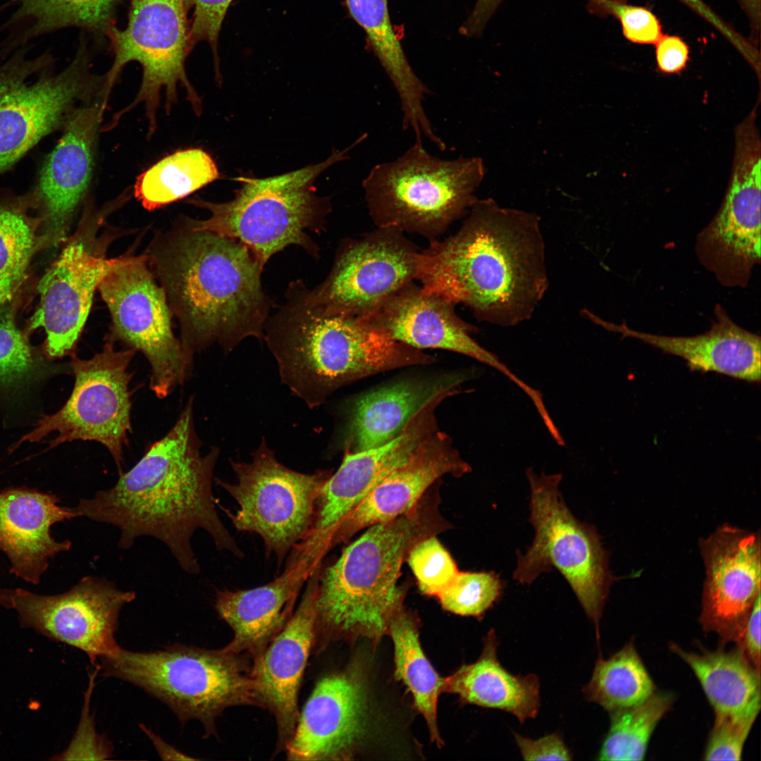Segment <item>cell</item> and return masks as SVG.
I'll list each match as a JSON object with an SVG mask.
<instances>
[{"instance_id":"cell-15","label":"cell","mask_w":761,"mask_h":761,"mask_svg":"<svg viewBox=\"0 0 761 761\" xmlns=\"http://www.w3.org/2000/svg\"><path fill=\"white\" fill-rule=\"evenodd\" d=\"M734 135L727 190L719 211L698 234L695 252L722 285L743 287L761 254V144L756 120L745 118Z\"/></svg>"},{"instance_id":"cell-36","label":"cell","mask_w":761,"mask_h":761,"mask_svg":"<svg viewBox=\"0 0 761 761\" xmlns=\"http://www.w3.org/2000/svg\"><path fill=\"white\" fill-rule=\"evenodd\" d=\"M220 178L218 167L200 148L178 150L142 172L134 185L135 197L153 211L182 199Z\"/></svg>"},{"instance_id":"cell-8","label":"cell","mask_w":761,"mask_h":761,"mask_svg":"<svg viewBox=\"0 0 761 761\" xmlns=\"http://www.w3.org/2000/svg\"><path fill=\"white\" fill-rule=\"evenodd\" d=\"M485 175L478 157L443 159L414 142L396 159L373 166L362 187L378 228L438 239L466 216Z\"/></svg>"},{"instance_id":"cell-23","label":"cell","mask_w":761,"mask_h":761,"mask_svg":"<svg viewBox=\"0 0 761 761\" xmlns=\"http://www.w3.org/2000/svg\"><path fill=\"white\" fill-rule=\"evenodd\" d=\"M321 564L307 580L299 605L283 629L253 660L261 708L276 721L277 751L285 750L299 717L298 693L315 638L316 598Z\"/></svg>"},{"instance_id":"cell-46","label":"cell","mask_w":761,"mask_h":761,"mask_svg":"<svg viewBox=\"0 0 761 761\" xmlns=\"http://www.w3.org/2000/svg\"><path fill=\"white\" fill-rule=\"evenodd\" d=\"M515 740L525 760H571L572 755L561 735L553 733L538 739L524 737L514 732Z\"/></svg>"},{"instance_id":"cell-2","label":"cell","mask_w":761,"mask_h":761,"mask_svg":"<svg viewBox=\"0 0 761 761\" xmlns=\"http://www.w3.org/2000/svg\"><path fill=\"white\" fill-rule=\"evenodd\" d=\"M459 229L419 251L423 290L463 304L479 321L511 327L528 320L548 288L540 217L478 199Z\"/></svg>"},{"instance_id":"cell-42","label":"cell","mask_w":761,"mask_h":761,"mask_svg":"<svg viewBox=\"0 0 761 761\" xmlns=\"http://www.w3.org/2000/svg\"><path fill=\"white\" fill-rule=\"evenodd\" d=\"M588 9L600 17L617 19L624 37L633 44L655 45L664 34L660 20L647 6L621 0H588Z\"/></svg>"},{"instance_id":"cell-45","label":"cell","mask_w":761,"mask_h":761,"mask_svg":"<svg viewBox=\"0 0 761 761\" xmlns=\"http://www.w3.org/2000/svg\"><path fill=\"white\" fill-rule=\"evenodd\" d=\"M657 70L664 75H681L690 61V49L679 36L664 35L655 44Z\"/></svg>"},{"instance_id":"cell-39","label":"cell","mask_w":761,"mask_h":761,"mask_svg":"<svg viewBox=\"0 0 761 761\" xmlns=\"http://www.w3.org/2000/svg\"><path fill=\"white\" fill-rule=\"evenodd\" d=\"M18 297L0 301V392L22 389L39 376L41 360L16 321Z\"/></svg>"},{"instance_id":"cell-20","label":"cell","mask_w":761,"mask_h":761,"mask_svg":"<svg viewBox=\"0 0 761 761\" xmlns=\"http://www.w3.org/2000/svg\"><path fill=\"white\" fill-rule=\"evenodd\" d=\"M369 698L360 665L321 678L285 746L290 760L350 759L366 734Z\"/></svg>"},{"instance_id":"cell-32","label":"cell","mask_w":761,"mask_h":761,"mask_svg":"<svg viewBox=\"0 0 761 761\" xmlns=\"http://www.w3.org/2000/svg\"><path fill=\"white\" fill-rule=\"evenodd\" d=\"M351 17L394 85L402 111V125L419 129L429 119L423 102L430 89L416 75L392 24L387 0H345Z\"/></svg>"},{"instance_id":"cell-31","label":"cell","mask_w":761,"mask_h":761,"mask_svg":"<svg viewBox=\"0 0 761 761\" xmlns=\"http://www.w3.org/2000/svg\"><path fill=\"white\" fill-rule=\"evenodd\" d=\"M669 649L694 672L715 719L754 724L761 704L760 672L738 647L698 654L671 643Z\"/></svg>"},{"instance_id":"cell-40","label":"cell","mask_w":761,"mask_h":761,"mask_svg":"<svg viewBox=\"0 0 761 761\" xmlns=\"http://www.w3.org/2000/svg\"><path fill=\"white\" fill-rule=\"evenodd\" d=\"M502 582L492 571H459L438 595L442 607L454 614L479 617L500 596Z\"/></svg>"},{"instance_id":"cell-5","label":"cell","mask_w":761,"mask_h":761,"mask_svg":"<svg viewBox=\"0 0 761 761\" xmlns=\"http://www.w3.org/2000/svg\"><path fill=\"white\" fill-rule=\"evenodd\" d=\"M307 290L300 280L290 283L263 338L282 383L310 409L352 380L428 362L421 350L391 339L362 318L322 314L309 301Z\"/></svg>"},{"instance_id":"cell-41","label":"cell","mask_w":761,"mask_h":761,"mask_svg":"<svg viewBox=\"0 0 761 761\" xmlns=\"http://www.w3.org/2000/svg\"><path fill=\"white\" fill-rule=\"evenodd\" d=\"M406 561L420 591L428 596L437 598L459 571L452 557L435 536L415 544L409 550Z\"/></svg>"},{"instance_id":"cell-6","label":"cell","mask_w":761,"mask_h":761,"mask_svg":"<svg viewBox=\"0 0 761 761\" xmlns=\"http://www.w3.org/2000/svg\"><path fill=\"white\" fill-rule=\"evenodd\" d=\"M357 145L334 150L325 161L299 170L265 178L238 177L241 186L226 202H211L200 198L188 200L208 210L204 220H188L192 230H206L238 240L254 254L261 265L290 245L303 248L318 257V247L307 231H321L330 211L328 198L316 194L317 177L334 163L347 159Z\"/></svg>"},{"instance_id":"cell-24","label":"cell","mask_w":761,"mask_h":761,"mask_svg":"<svg viewBox=\"0 0 761 761\" xmlns=\"http://www.w3.org/2000/svg\"><path fill=\"white\" fill-rule=\"evenodd\" d=\"M471 471L470 465L453 447L450 437L439 430L434 431L334 528L325 543L326 552L360 530L411 510L442 476L458 477Z\"/></svg>"},{"instance_id":"cell-9","label":"cell","mask_w":761,"mask_h":761,"mask_svg":"<svg viewBox=\"0 0 761 761\" xmlns=\"http://www.w3.org/2000/svg\"><path fill=\"white\" fill-rule=\"evenodd\" d=\"M28 51L21 47L0 65V175L43 138L62 130L78 104L96 99L101 86L84 47L57 73L49 52L30 58Z\"/></svg>"},{"instance_id":"cell-37","label":"cell","mask_w":761,"mask_h":761,"mask_svg":"<svg viewBox=\"0 0 761 761\" xmlns=\"http://www.w3.org/2000/svg\"><path fill=\"white\" fill-rule=\"evenodd\" d=\"M583 692L610 712L642 703L655 692V686L631 641L608 659L597 660Z\"/></svg>"},{"instance_id":"cell-34","label":"cell","mask_w":761,"mask_h":761,"mask_svg":"<svg viewBox=\"0 0 761 761\" xmlns=\"http://www.w3.org/2000/svg\"><path fill=\"white\" fill-rule=\"evenodd\" d=\"M35 190L23 195L4 192L0 197V301L16 297L35 254L51 245L43 230L45 218Z\"/></svg>"},{"instance_id":"cell-47","label":"cell","mask_w":761,"mask_h":761,"mask_svg":"<svg viewBox=\"0 0 761 761\" xmlns=\"http://www.w3.org/2000/svg\"><path fill=\"white\" fill-rule=\"evenodd\" d=\"M628 1V0H621ZM699 17L702 18L715 30L722 35L738 52L744 51L748 45V38L738 32L731 24L719 16L703 0H677Z\"/></svg>"},{"instance_id":"cell-19","label":"cell","mask_w":761,"mask_h":761,"mask_svg":"<svg viewBox=\"0 0 761 761\" xmlns=\"http://www.w3.org/2000/svg\"><path fill=\"white\" fill-rule=\"evenodd\" d=\"M82 226L67 240L58 258L39 280V305L27 333L42 328L44 352L49 359L70 353L88 317L94 293L118 258L106 259L90 249Z\"/></svg>"},{"instance_id":"cell-14","label":"cell","mask_w":761,"mask_h":761,"mask_svg":"<svg viewBox=\"0 0 761 761\" xmlns=\"http://www.w3.org/2000/svg\"><path fill=\"white\" fill-rule=\"evenodd\" d=\"M136 351L118 350L107 340L103 349L88 359L72 353L70 366L74 386L66 404L54 414L44 416L36 427L18 442H37L52 432L54 447L76 440L96 441L104 445L122 473L123 450L131 431L132 373L129 365Z\"/></svg>"},{"instance_id":"cell-44","label":"cell","mask_w":761,"mask_h":761,"mask_svg":"<svg viewBox=\"0 0 761 761\" xmlns=\"http://www.w3.org/2000/svg\"><path fill=\"white\" fill-rule=\"evenodd\" d=\"M753 724L715 719L703 759L741 760L744 743Z\"/></svg>"},{"instance_id":"cell-11","label":"cell","mask_w":761,"mask_h":761,"mask_svg":"<svg viewBox=\"0 0 761 761\" xmlns=\"http://www.w3.org/2000/svg\"><path fill=\"white\" fill-rule=\"evenodd\" d=\"M530 485L529 521L535 531L525 554L517 552L513 579L529 585L538 576L555 569L568 582L599 638V625L614 579L609 553L596 528L576 519L559 490L560 474H536L526 471Z\"/></svg>"},{"instance_id":"cell-25","label":"cell","mask_w":761,"mask_h":761,"mask_svg":"<svg viewBox=\"0 0 761 761\" xmlns=\"http://www.w3.org/2000/svg\"><path fill=\"white\" fill-rule=\"evenodd\" d=\"M435 401L419 412L393 440L357 452L344 451L342 462L321 487L307 539L323 542L334 528L386 476L404 463L430 434L438 430Z\"/></svg>"},{"instance_id":"cell-49","label":"cell","mask_w":761,"mask_h":761,"mask_svg":"<svg viewBox=\"0 0 761 761\" xmlns=\"http://www.w3.org/2000/svg\"><path fill=\"white\" fill-rule=\"evenodd\" d=\"M501 1L476 0L471 13L460 28L461 33L466 36L480 34Z\"/></svg>"},{"instance_id":"cell-18","label":"cell","mask_w":761,"mask_h":761,"mask_svg":"<svg viewBox=\"0 0 761 761\" xmlns=\"http://www.w3.org/2000/svg\"><path fill=\"white\" fill-rule=\"evenodd\" d=\"M705 579L699 618L722 643H738L761 588L760 531L722 524L698 542Z\"/></svg>"},{"instance_id":"cell-16","label":"cell","mask_w":761,"mask_h":761,"mask_svg":"<svg viewBox=\"0 0 761 761\" xmlns=\"http://www.w3.org/2000/svg\"><path fill=\"white\" fill-rule=\"evenodd\" d=\"M419 250L405 233L380 228L340 242L330 272L310 303L326 315L364 317L416 278Z\"/></svg>"},{"instance_id":"cell-7","label":"cell","mask_w":761,"mask_h":761,"mask_svg":"<svg viewBox=\"0 0 761 761\" xmlns=\"http://www.w3.org/2000/svg\"><path fill=\"white\" fill-rule=\"evenodd\" d=\"M99 660L104 676L142 688L168 705L182 724L197 719L207 736L216 734V718L227 708L261 707L253 660L244 653L175 643L151 652L120 648Z\"/></svg>"},{"instance_id":"cell-26","label":"cell","mask_w":761,"mask_h":761,"mask_svg":"<svg viewBox=\"0 0 761 761\" xmlns=\"http://www.w3.org/2000/svg\"><path fill=\"white\" fill-rule=\"evenodd\" d=\"M290 552L283 572L270 583L247 590H216V610L234 632L225 650L254 660L290 621L304 583L321 562Z\"/></svg>"},{"instance_id":"cell-12","label":"cell","mask_w":761,"mask_h":761,"mask_svg":"<svg viewBox=\"0 0 761 761\" xmlns=\"http://www.w3.org/2000/svg\"><path fill=\"white\" fill-rule=\"evenodd\" d=\"M230 464L236 481H215L239 509L223 511L237 531L259 535L266 553L276 556L280 564L309 533L321 487L332 473L305 474L287 468L278 461L264 438L250 462L230 459Z\"/></svg>"},{"instance_id":"cell-17","label":"cell","mask_w":761,"mask_h":761,"mask_svg":"<svg viewBox=\"0 0 761 761\" xmlns=\"http://www.w3.org/2000/svg\"><path fill=\"white\" fill-rule=\"evenodd\" d=\"M135 597L134 591L90 576L53 595L0 588V605L15 610L23 626L81 650L94 666L99 657L113 656L120 649L115 638L119 613Z\"/></svg>"},{"instance_id":"cell-51","label":"cell","mask_w":761,"mask_h":761,"mask_svg":"<svg viewBox=\"0 0 761 761\" xmlns=\"http://www.w3.org/2000/svg\"><path fill=\"white\" fill-rule=\"evenodd\" d=\"M140 729L146 734V735L151 741L153 745L156 749L159 756L163 760H196L183 754L178 750L175 749L173 746L166 743L159 736L154 734L150 729L147 728L142 724H140Z\"/></svg>"},{"instance_id":"cell-33","label":"cell","mask_w":761,"mask_h":761,"mask_svg":"<svg viewBox=\"0 0 761 761\" xmlns=\"http://www.w3.org/2000/svg\"><path fill=\"white\" fill-rule=\"evenodd\" d=\"M124 0H12L16 9L1 30L15 47L32 39L66 27H76L98 39L116 26Z\"/></svg>"},{"instance_id":"cell-43","label":"cell","mask_w":761,"mask_h":761,"mask_svg":"<svg viewBox=\"0 0 761 761\" xmlns=\"http://www.w3.org/2000/svg\"><path fill=\"white\" fill-rule=\"evenodd\" d=\"M233 0H185L188 11L192 9L190 33L193 45L199 42L209 44L218 74V44L222 24Z\"/></svg>"},{"instance_id":"cell-10","label":"cell","mask_w":761,"mask_h":761,"mask_svg":"<svg viewBox=\"0 0 761 761\" xmlns=\"http://www.w3.org/2000/svg\"><path fill=\"white\" fill-rule=\"evenodd\" d=\"M185 0H131L126 27L116 26L106 34L113 63L104 75L100 99L106 108L111 89L123 68L132 61L142 70L139 91L130 105L116 113L109 124L114 127L129 111L142 104L149 123V135L156 128L161 94L169 112L177 101L178 88L185 89L186 98L197 115L202 101L189 81L186 59L193 44L190 19Z\"/></svg>"},{"instance_id":"cell-13","label":"cell","mask_w":761,"mask_h":761,"mask_svg":"<svg viewBox=\"0 0 761 761\" xmlns=\"http://www.w3.org/2000/svg\"><path fill=\"white\" fill-rule=\"evenodd\" d=\"M147 261L144 255L118 257L98 289L112 319L108 340L144 355L151 367L150 388L164 398L187 379L192 358L173 333L166 292Z\"/></svg>"},{"instance_id":"cell-22","label":"cell","mask_w":761,"mask_h":761,"mask_svg":"<svg viewBox=\"0 0 761 761\" xmlns=\"http://www.w3.org/2000/svg\"><path fill=\"white\" fill-rule=\"evenodd\" d=\"M104 111L99 99L77 107L41 167L34 190L52 245L66 239L73 215L90 185Z\"/></svg>"},{"instance_id":"cell-30","label":"cell","mask_w":761,"mask_h":761,"mask_svg":"<svg viewBox=\"0 0 761 761\" xmlns=\"http://www.w3.org/2000/svg\"><path fill=\"white\" fill-rule=\"evenodd\" d=\"M497 645L496 634L491 629L484 638L478 659L445 677L443 693L457 694L466 703L509 712L524 723L538 712V677L509 673L497 659Z\"/></svg>"},{"instance_id":"cell-38","label":"cell","mask_w":761,"mask_h":761,"mask_svg":"<svg viewBox=\"0 0 761 761\" xmlns=\"http://www.w3.org/2000/svg\"><path fill=\"white\" fill-rule=\"evenodd\" d=\"M674 702L672 693L655 691L641 704L610 712V729L597 759L644 760L652 734Z\"/></svg>"},{"instance_id":"cell-28","label":"cell","mask_w":761,"mask_h":761,"mask_svg":"<svg viewBox=\"0 0 761 761\" xmlns=\"http://www.w3.org/2000/svg\"><path fill=\"white\" fill-rule=\"evenodd\" d=\"M58 503L54 495L26 488L0 492V550L10 561V572L26 582L38 584L49 560L72 545L51 535L54 524L78 517L73 507Z\"/></svg>"},{"instance_id":"cell-21","label":"cell","mask_w":761,"mask_h":761,"mask_svg":"<svg viewBox=\"0 0 761 761\" xmlns=\"http://www.w3.org/2000/svg\"><path fill=\"white\" fill-rule=\"evenodd\" d=\"M455 304L425 292L414 281L407 284L369 315L360 317L391 339L418 349H440L462 354L507 376L530 398L538 390L529 386L497 357L471 337L476 326L462 320Z\"/></svg>"},{"instance_id":"cell-35","label":"cell","mask_w":761,"mask_h":761,"mask_svg":"<svg viewBox=\"0 0 761 761\" xmlns=\"http://www.w3.org/2000/svg\"><path fill=\"white\" fill-rule=\"evenodd\" d=\"M388 633L394 645L395 676L411 692L417 710L427 723L431 740L440 746L437 705L445 678L437 673L426 657L419 641L417 620L403 607L391 619Z\"/></svg>"},{"instance_id":"cell-3","label":"cell","mask_w":761,"mask_h":761,"mask_svg":"<svg viewBox=\"0 0 761 761\" xmlns=\"http://www.w3.org/2000/svg\"><path fill=\"white\" fill-rule=\"evenodd\" d=\"M151 259L190 357L214 342L228 352L245 338H264L271 299L264 267L244 244L187 226Z\"/></svg>"},{"instance_id":"cell-27","label":"cell","mask_w":761,"mask_h":761,"mask_svg":"<svg viewBox=\"0 0 761 761\" xmlns=\"http://www.w3.org/2000/svg\"><path fill=\"white\" fill-rule=\"evenodd\" d=\"M710 328L694 336H667L640 332L625 322L617 324L592 314L590 320L621 335L641 340L666 354L684 359L693 371L714 372L748 383H760V337L737 325L723 307L715 306Z\"/></svg>"},{"instance_id":"cell-1","label":"cell","mask_w":761,"mask_h":761,"mask_svg":"<svg viewBox=\"0 0 761 761\" xmlns=\"http://www.w3.org/2000/svg\"><path fill=\"white\" fill-rule=\"evenodd\" d=\"M200 447L191 397L171 429L129 471L119 474L113 487L79 500L73 507L78 516L118 528V546L124 550L141 536L158 539L190 574L200 571L191 545L198 529L206 531L219 550L243 557L218 514L212 493L219 450L212 447L202 455Z\"/></svg>"},{"instance_id":"cell-48","label":"cell","mask_w":761,"mask_h":761,"mask_svg":"<svg viewBox=\"0 0 761 761\" xmlns=\"http://www.w3.org/2000/svg\"><path fill=\"white\" fill-rule=\"evenodd\" d=\"M760 595L753 606L738 648L751 664L760 672Z\"/></svg>"},{"instance_id":"cell-29","label":"cell","mask_w":761,"mask_h":761,"mask_svg":"<svg viewBox=\"0 0 761 761\" xmlns=\"http://www.w3.org/2000/svg\"><path fill=\"white\" fill-rule=\"evenodd\" d=\"M462 373L409 378L359 397L350 410L344 451L357 452L388 443L423 409L461 392Z\"/></svg>"},{"instance_id":"cell-4","label":"cell","mask_w":761,"mask_h":761,"mask_svg":"<svg viewBox=\"0 0 761 761\" xmlns=\"http://www.w3.org/2000/svg\"><path fill=\"white\" fill-rule=\"evenodd\" d=\"M449 527L434 496L424 495L411 510L366 528L337 559L321 565L314 650L358 637L377 642L388 633L391 619L402 607L397 581L409 550Z\"/></svg>"},{"instance_id":"cell-50","label":"cell","mask_w":761,"mask_h":761,"mask_svg":"<svg viewBox=\"0 0 761 761\" xmlns=\"http://www.w3.org/2000/svg\"><path fill=\"white\" fill-rule=\"evenodd\" d=\"M748 18L751 41L760 46L761 28V0H736Z\"/></svg>"}]
</instances>
